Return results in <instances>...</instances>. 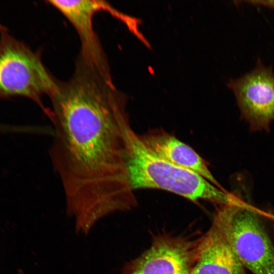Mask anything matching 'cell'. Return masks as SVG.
Wrapping results in <instances>:
<instances>
[{"label": "cell", "instance_id": "cell-1", "mask_svg": "<svg viewBox=\"0 0 274 274\" xmlns=\"http://www.w3.org/2000/svg\"><path fill=\"white\" fill-rule=\"evenodd\" d=\"M48 96L51 163L76 231L87 234L100 220L137 204L126 164V98L110 69L80 58L71 78L57 80Z\"/></svg>", "mask_w": 274, "mask_h": 274}, {"label": "cell", "instance_id": "cell-2", "mask_svg": "<svg viewBox=\"0 0 274 274\" xmlns=\"http://www.w3.org/2000/svg\"><path fill=\"white\" fill-rule=\"evenodd\" d=\"M126 164L130 186L160 189L196 203L207 201L217 207L232 202L235 196L199 174L172 164L151 151L130 126L126 132Z\"/></svg>", "mask_w": 274, "mask_h": 274}, {"label": "cell", "instance_id": "cell-3", "mask_svg": "<svg viewBox=\"0 0 274 274\" xmlns=\"http://www.w3.org/2000/svg\"><path fill=\"white\" fill-rule=\"evenodd\" d=\"M56 81L39 53L11 36L0 24V99L28 98L45 113L47 108L42 98L51 94Z\"/></svg>", "mask_w": 274, "mask_h": 274}, {"label": "cell", "instance_id": "cell-4", "mask_svg": "<svg viewBox=\"0 0 274 274\" xmlns=\"http://www.w3.org/2000/svg\"><path fill=\"white\" fill-rule=\"evenodd\" d=\"M218 207L230 245L243 266L254 274H274V247L255 211L237 197Z\"/></svg>", "mask_w": 274, "mask_h": 274}, {"label": "cell", "instance_id": "cell-5", "mask_svg": "<svg viewBox=\"0 0 274 274\" xmlns=\"http://www.w3.org/2000/svg\"><path fill=\"white\" fill-rule=\"evenodd\" d=\"M227 86L233 93L242 117L251 130L269 129L274 121V73L258 58L255 67L230 79Z\"/></svg>", "mask_w": 274, "mask_h": 274}, {"label": "cell", "instance_id": "cell-6", "mask_svg": "<svg viewBox=\"0 0 274 274\" xmlns=\"http://www.w3.org/2000/svg\"><path fill=\"white\" fill-rule=\"evenodd\" d=\"M199 240L160 235L141 256L127 263L121 274H191Z\"/></svg>", "mask_w": 274, "mask_h": 274}, {"label": "cell", "instance_id": "cell-7", "mask_svg": "<svg viewBox=\"0 0 274 274\" xmlns=\"http://www.w3.org/2000/svg\"><path fill=\"white\" fill-rule=\"evenodd\" d=\"M230 245L224 215L217 208L209 231L199 239L191 274H246Z\"/></svg>", "mask_w": 274, "mask_h": 274}, {"label": "cell", "instance_id": "cell-8", "mask_svg": "<svg viewBox=\"0 0 274 274\" xmlns=\"http://www.w3.org/2000/svg\"><path fill=\"white\" fill-rule=\"evenodd\" d=\"M47 2L74 26L81 42V53L95 57L105 54L93 27V18L97 12L101 10L108 11L114 16L117 10L101 1L49 0Z\"/></svg>", "mask_w": 274, "mask_h": 274}, {"label": "cell", "instance_id": "cell-9", "mask_svg": "<svg viewBox=\"0 0 274 274\" xmlns=\"http://www.w3.org/2000/svg\"><path fill=\"white\" fill-rule=\"evenodd\" d=\"M153 153L178 166L195 172L217 187L223 189L211 172L206 161L192 148L161 129L140 135Z\"/></svg>", "mask_w": 274, "mask_h": 274}, {"label": "cell", "instance_id": "cell-10", "mask_svg": "<svg viewBox=\"0 0 274 274\" xmlns=\"http://www.w3.org/2000/svg\"><path fill=\"white\" fill-rule=\"evenodd\" d=\"M238 2H245L251 5H260L274 10V1H239Z\"/></svg>", "mask_w": 274, "mask_h": 274}]
</instances>
